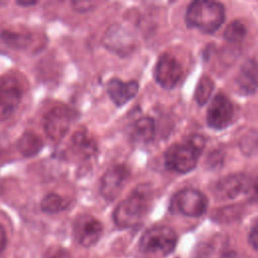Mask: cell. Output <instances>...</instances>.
Here are the masks:
<instances>
[{
  "label": "cell",
  "mask_w": 258,
  "mask_h": 258,
  "mask_svg": "<svg viewBox=\"0 0 258 258\" xmlns=\"http://www.w3.org/2000/svg\"><path fill=\"white\" fill-rule=\"evenodd\" d=\"M3 41L8 43L11 46L16 47H23L26 46L29 42V36L22 33H16V32H8L3 31L2 33Z\"/></svg>",
  "instance_id": "cell-22"
},
{
  "label": "cell",
  "mask_w": 258,
  "mask_h": 258,
  "mask_svg": "<svg viewBox=\"0 0 258 258\" xmlns=\"http://www.w3.org/2000/svg\"><path fill=\"white\" fill-rule=\"evenodd\" d=\"M151 200V190L147 184H140L118 206L113 212V220L120 228L137 226L148 210Z\"/></svg>",
  "instance_id": "cell-1"
},
{
  "label": "cell",
  "mask_w": 258,
  "mask_h": 258,
  "mask_svg": "<svg viewBox=\"0 0 258 258\" xmlns=\"http://www.w3.org/2000/svg\"><path fill=\"white\" fill-rule=\"evenodd\" d=\"M93 5H94V2H90V1H75V2H72V6H73L74 10H76L77 12H80V13L89 11L92 8Z\"/></svg>",
  "instance_id": "cell-23"
},
{
  "label": "cell",
  "mask_w": 258,
  "mask_h": 258,
  "mask_svg": "<svg viewBox=\"0 0 258 258\" xmlns=\"http://www.w3.org/2000/svg\"><path fill=\"white\" fill-rule=\"evenodd\" d=\"M105 47L120 55H126L135 47V39L131 33L120 25H112L105 33Z\"/></svg>",
  "instance_id": "cell-12"
},
{
  "label": "cell",
  "mask_w": 258,
  "mask_h": 258,
  "mask_svg": "<svg viewBox=\"0 0 258 258\" xmlns=\"http://www.w3.org/2000/svg\"><path fill=\"white\" fill-rule=\"evenodd\" d=\"M7 243V236L4 228L0 225V253L5 249Z\"/></svg>",
  "instance_id": "cell-26"
},
{
  "label": "cell",
  "mask_w": 258,
  "mask_h": 258,
  "mask_svg": "<svg viewBox=\"0 0 258 258\" xmlns=\"http://www.w3.org/2000/svg\"><path fill=\"white\" fill-rule=\"evenodd\" d=\"M103 234V226L90 215L80 216L74 224V236L84 247H91L96 244Z\"/></svg>",
  "instance_id": "cell-11"
},
{
  "label": "cell",
  "mask_w": 258,
  "mask_h": 258,
  "mask_svg": "<svg viewBox=\"0 0 258 258\" xmlns=\"http://www.w3.org/2000/svg\"><path fill=\"white\" fill-rule=\"evenodd\" d=\"M153 76L157 84L164 89H173L183 77V69L180 62L171 54L163 53L159 56Z\"/></svg>",
  "instance_id": "cell-6"
},
{
  "label": "cell",
  "mask_w": 258,
  "mask_h": 258,
  "mask_svg": "<svg viewBox=\"0 0 258 258\" xmlns=\"http://www.w3.org/2000/svg\"><path fill=\"white\" fill-rule=\"evenodd\" d=\"M74 119L73 111L66 106H56L44 116V130L53 141H59L69 131Z\"/></svg>",
  "instance_id": "cell-7"
},
{
  "label": "cell",
  "mask_w": 258,
  "mask_h": 258,
  "mask_svg": "<svg viewBox=\"0 0 258 258\" xmlns=\"http://www.w3.org/2000/svg\"><path fill=\"white\" fill-rule=\"evenodd\" d=\"M36 2L35 1H18L17 4L22 5V6H29V5H34Z\"/></svg>",
  "instance_id": "cell-27"
},
{
  "label": "cell",
  "mask_w": 258,
  "mask_h": 258,
  "mask_svg": "<svg viewBox=\"0 0 258 258\" xmlns=\"http://www.w3.org/2000/svg\"><path fill=\"white\" fill-rule=\"evenodd\" d=\"M225 20V7L217 1L198 0L191 2L185 11L187 27L197 28L204 33H214Z\"/></svg>",
  "instance_id": "cell-2"
},
{
  "label": "cell",
  "mask_w": 258,
  "mask_h": 258,
  "mask_svg": "<svg viewBox=\"0 0 258 258\" xmlns=\"http://www.w3.org/2000/svg\"><path fill=\"white\" fill-rule=\"evenodd\" d=\"M42 140L40 136L34 132L27 131L19 138L17 142V148L21 154L30 157L37 154L42 148Z\"/></svg>",
  "instance_id": "cell-16"
},
{
  "label": "cell",
  "mask_w": 258,
  "mask_h": 258,
  "mask_svg": "<svg viewBox=\"0 0 258 258\" xmlns=\"http://www.w3.org/2000/svg\"><path fill=\"white\" fill-rule=\"evenodd\" d=\"M177 236L167 226H155L143 233L139 241V251L147 258H163L176 245Z\"/></svg>",
  "instance_id": "cell-4"
},
{
  "label": "cell",
  "mask_w": 258,
  "mask_h": 258,
  "mask_svg": "<svg viewBox=\"0 0 258 258\" xmlns=\"http://www.w3.org/2000/svg\"><path fill=\"white\" fill-rule=\"evenodd\" d=\"M257 241H258V230H257V225L255 224L249 234V243L252 245L254 249L257 248Z\"/></svg>",
  "instance_id": "cell-24"
},
{
  "label": "cell",
  "mask_w": 258,
  "mask_h": 258,
  "mask_svg": "<svg viewBox=\"0 0 258 258\" xmlns=\"http://www.w3.org/2000/svg\"><path fill=\"white\" fill-rule=\"evenodd\" d=\"M251 181L244 173H233L221 178L215 185V196L219 200H233L249 191Z\"/></svg>",
  "instance_id": "cell-10"
},
{
  "label": "cell",
  "mask_w": 258,
  "mask_h": 258,
  "mask_svg": "<svg viewBox=\"0 0 258 258\" xmlns=\"http://www.w3.org/2000/svg\"><path fill=\"white\" fill-rule=\"evenodd\" d=\"M234 118V105L224 94L220 93L212 100L207 111V123L216 130L228 127Z\"/></svg>",
  "instance_id": "cell-8"
},
{
  "label": "cell",
  "mask_w": 258,
  "mask_h": 258,
  "mask_svg": "<svg viewBox=\"0 0 258 258\" xmlns=\"http://www.w3.org/2000/svg\"><path fill=\"white\" fill-rule=\"evenodd\" d=\"M41 210L48 214H55L67 208V202L57 194H47L41 201Z\"/></svg>",
  "instance_id": "cell-20"
},
{
  "label": "cell",
  "mask_w": 258,
  "mask_h": 258,
  "mask_svg": "<svg viewBox=\"0 0 258 258\" xmlns=\"http://www.w3.org/2000/svg\"><path fill=\"white\" fill-rule=\"evenodd\" d=\"M107 94L112 100V102L118 106H124L127 102L133 99L139 89V84L137 81L123 82L120 79L113 78L108 81L106 85Z\"/></svg>",
  "instance_id": "cell-14"
},
{
  "label": "cell",
  "mask_w": 258,
  "mask_h": 258,
  "mask_svg": "<svg viewBox=\"0 0 258 258\" xmlns=\"http://www.w3.org/2000/svg\"><path fill=\"white\" fill-rule=\"evenodd\" d=\"M214 87V82L210 77L203 76L200 79L195 91V99L199 105L203 106L210 100Z\"/></svg>",
  "instance_id": "cell-19"
},
{
  "label": "cell",
  "mask_w": 258,
  "mask_h": 258,
  "mask_svg": "<svg viewBox=\"0 0 258 258\" xmlns=\"http://www.w3.org/2000/svg\"><path fill=\"white\" fill-rule=\"evenodd\" d=\"M205 147V138L191 135L183 143L171 145L164 153V164L168 170L178 173L191 171Z\"/></svg>",
  "instance_id": "cell-3"
},
{
  "label": "cell",
  "mask_w": 258,
  "mask_h": 258,
  "mask_svg": "<svg viewBox=\"0 0 258 258\" xmlns=\"http://www.w3.org/2000/svg\"><path fill=\"white\" fill-rule=\"evenodd\" d=\"M236 85L240 94L249 96L257 89V69L254 59H247L240 68L236 78Z\"/></svg>",
  "instance_id": "cell-15"
},
{
  "label": "cell",
  "mask_w": 258,
  "mask_h": 258,
  "mask_svg": "<svg viewBox=\"0 0 258 258\" xmlns=\"http://www.w3.org/2000/svg\"><path fill=\"white\" fill-rule=\"evenodd\" d=\"M46 258H71V256L62 249H55L53 252L49 253Z\"/></svg>",
  "instance_id": "cell-25"
},
{
  "label": "cell",
  "mask_w": 258,
  "mask_h": 258,
  "mask_svg": "<svg viewBox=\"0 0 258 258\" xmlns=\"http://www.w3.org/2000/svg\"><path fill=\"white\" fill-rule=\"evenodd\" d=\"M21 100V90L13 80L0 84V121L7 120L16 110Z\"/></svg>",
  "instance_id": "cell-13"
},
{
  "label": "cell",
  "mask_w": 258,
  "mask_h": 258,
  "mask_svg": "<svg viewBox=\"0 0 258 258\" xmlns=\"http://www.w3.org/2000/svg\"><path fill=\"white\" fill-rule=\"evenodd\" d=\"M129 176V169L125 165H115L109 168L102 176L100 192L104 199L114 201L123 189Z\"/></svg>",
  "instance_id": "cell-9"
},
{
  "label": "cell",
  "mask_w": 258,
  "mask_h": 258,
  "mask_svg": "<svg viewBox=\"0 0 258 258\" xmlns=\"http://www.w3.org/2000/svg\"><path fill=\"white\" fill-rule=\"evenodd\" d=\"M72 145L73 148H75L83 157H90L97 150V146L93 138L82 131L75 133L72 138Z\"/></svg>",
  "instance_id": "cell-18"
},
{
  "label": "cell",
  "mask_w": 258,
  "mask_h": 258,
  "mask_svg": "<svg viewBox=\"0 0 258 258\" xmlns=\"http://www.w3.org/2000/svg\"><path fill=\"white\" fill-rule=\"evenodd\" d=\"M208 208L206 196L198 189L186 187L178 190L170 202V211L186 217L198 218L205 214Z\"/></svg>",
  "instance_id": "cell-5"
},
{
  "label": "cell",
  "mask_w": 258,
  "mask_h": 258,
  "mask_svg": "<svg viewBox=\"0 0 258 258\" xmlns=\"http://www.w3.org/2000/svg\"><path fill=\"white\" fill-rule=\"evenodd\" d=\"M246 27L240 20L232 21L224 32V38L228 42H239L246 35Z\"/></svg>",
  "instance_id": "cell-21"
},
{
  "label": "cell",
  "mask_w": 258,
  "mask_h": 258,
  "mask_svg": "<svg viewBox=\"0 0 258 258\" xmlns=\"http://www.w3.org/2000/svg\"><path fill=\"white\" fill-rule=\"evenodd\" d=\"M133 135L137 141L147 143L154 136V121L152 118L145 116L136 120L133 127Z\"/></svg>",
  "instance_id": "cell-17"
}]
</instances>
